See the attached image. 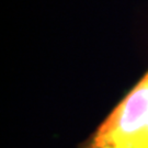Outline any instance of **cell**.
I'll list each match as a JSON object with an SVG mask.
<instances>
[{
  "instance_id": "1",
  "label": "cell",
  "mask_w": 148,
  "mask_h": 148,
  "mask_svg": "<svg viewBox=\"0 0 148 148\" xmlns=\"http://www.w3.org/2000/svg\"><path fill=\"white\" fill-rule=\"evenodd\" d=\"M78 148H148V71Z\"/></svg>"
}]
</instances>
